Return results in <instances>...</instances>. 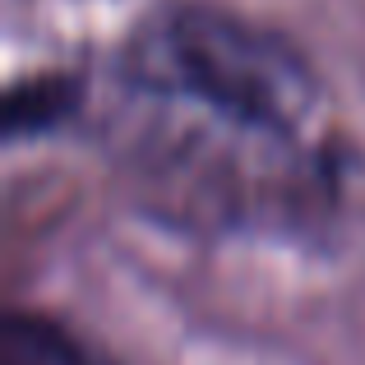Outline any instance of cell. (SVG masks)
<instances>
[{
  "instance_id": "obj_3",
  "label": "cell",
  "mask_w": 365,
  "mask_h": 365,
  "mask_svg": "<svg viewBox=\"0 0 365 365\" xmlns=\"http://www.w3.org/2000/svg\"><path fill=\"white\" fill-rule=\"evenodd\" d=\"M0 365H116L46 314L14 310L0 329Z\"/></svg>"
},
{
  "instance_id": "obj_2",
  "label": "cell",
  "mask_w": 365,
  "mask_h": 365,
  "mask_svg": "<svg viewBox=\"0 0 365 365\" xmlns=\"http://www.w3.org/2000/svg\"><path fill=\"white\" fill-rule=\"evenodd\" d=\"M83 102V79L70 70H46V74H28V79L9 83L5 93V120L0 134L9 143L37 139V134H56L74 120Z\"/></svg>"
},
{
  "instance_id": "obj_1",
  "label": "cell",
  "mask_w": 365,
  "mask_h": 365,
  "mask_svg": "<svg viewBox=\"0 0 365 365\" xmlns=\"http://www.w3.org/2000/svg\"><path fill=\"white\" fill-rule=\"evenodd\" d=\"M116 79L143 102L277 148H292L319 111V79L282 33L204 0H171L139 19L116 51Z\"/></svg>"
}]
</instances>
